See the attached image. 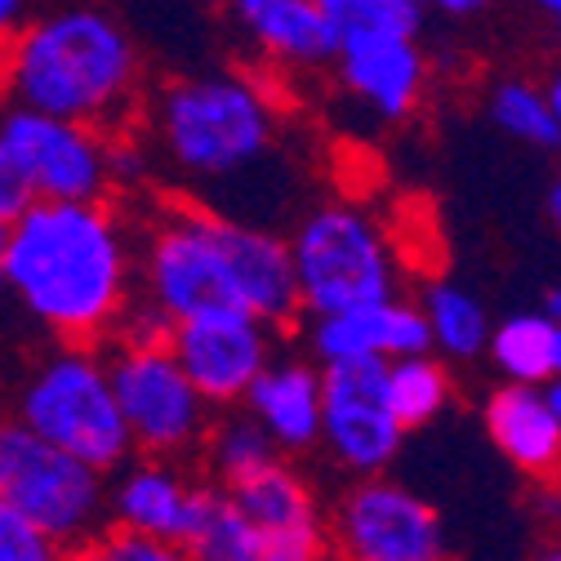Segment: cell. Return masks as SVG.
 Segmentation results:
<instances>
[{"label":"cell","instance_id":"cell-1","mask_svg":"<svg viewBox=\"0 0 561 561\" xmlns=\"http://www.w3.org/2000/svg\"><path fill=\"white\" fill-rule=\"evenodd\" d=\"M134 290V228L112 201H36L5 228V299L58 347L107 343Z\"/></svg>","mask_w":561,"mask_h":561},{"label":"cell","instance_id":"cell-2","mask_svg":"<svg viewBox=\"0 0 561 561\" xmlns=\"http://www.w3.org/2000/svg\"><path fill=\"white\" fill-rule=\"evenodd\" d=\"M144 85V58L125 23L99 5H62L27 19L0 45L5 107L90 125H125Z\"/></svg>","mask_w":561,"mask_h":561},{"label":"cell","instance_id":"cell-3","mask_svg":"<svg viewBox=\"0 0 561 561\" xmlns=\"http://www.w3.org/2000/svg\"><path fill=\"white\" fill-rule=\"evenodd\" d=\"M152 144L183 183L245 187L280 161V116L254 77L201 72L161 90Z\"/></svg>","mask_w":561,"mask_h":561},{"label":"cell","instance_id":"cell-4","mask_svg":"<svg viewBox=\"0 0 561 561\" xmlns=\"http://www.w3.org/2000/svg\"><path fill=\"white\" fill-rule=\"evenodd\" d=\"M299 312L334 317L401 299V254L383 224L357 201H321L304 209L286 237Z\"/></svg>","mask_w":561,"mask_h":561},{"label":"cell","instance_id":"cell-5","mask_svg":"<svg viewBox=\"0 0 561 561\" xmlns=\"http://www.w3.org/2000/svg\"><path fill=\"white\" fill-rule=\"evenodd\" d=\"M232 228L237 219L209 215L201 205L157 209L144 228H134L138 295L174 325L241 312L232 276Z\"/></svg>","mask_w":561,"mask_h":561},{"label":"cell","instance_id":"cell-6","mask_svg":"<svg viewBox=\"0 0 561 561\" xmlns=\"http://www.w3.org/2000/svg\"><path fill=\"white\" fill-rule=\"evenodd\" d=\"M14 419L99 477H112L134 459L99 347H54L41 357L19 388Z\"/></svg>","mask_w":561,"mask_h":561},{"label":"cell","instance_id":"cell-7","mask_svg":"<svg viewBox=\"0 0 561 561\" xmlns=\"http://www.w3.org/2000/svg\"><path fill=\"white\" fill-rule=\"evenodd\" d=\"M0 504L62 552L94 548L107 522V477L54 450L19 419H0Z\"/></svg>","mask_w":561,"mask_h":561},{"label":"cell","instance_id":"cell-8","mask_svg":"<svg viewBox=\"0 0 561 561\" xmlns=\"http://www.w3.org/2000/svg\"><path fill=\"white\" fill-rule=\"evenodd\" d=\"M103 362H107V383L121 410V424L138 459L179 463L201 450L215 410L196 397V388L170 357V347H157V353L107 347Z\"/></svg>","mask_w":561,"mask_h":561},{"label":"cell","instance_id":"cell-9","mask_svg":"<svg viewBox=\"0 0 561 561\" xmlns=\"http://www.w3.org/2000/svg\"><path fill=\"white\" fill-rule=\"evenodd\" d=\"M325 522V548L334 561H446L450 539L442 513L410 485L383 477H357L334 500Z\"/></svg>","mask_w":561,"mask_h":561},{"label":"cell","instance_id":"cell-10","mask_svg":"<svg viewBox=\"0 0 561 561\" xmlns=\"http://www.w3.org/2000/svg\"><path fill=\"white\" fill-rule=\"evenodd\" d=\"M107 138L90 125L0 107V148L19 161L36 201H107Z\"/></svg>","mask_w":561,"mask_h":561},{"label":"cell","instance_id":"cell-11","mask_svg":"<svg viewBox=\"0 0 561 561\" xmlns=\"http://www.w3.org/2000/svg\"><path fill=\"white\" fill-rule=\"evenodd\" d=\"M383 362H343L321 370V446L347 477H383L405 433L383 401Z\"/></svg>","mask_w":561,"mask_h":561},{"label":"cell","instance_id":"cell-12","mask_svg":"<svg viewBox=\"0 0 561 561\" xmlns=\"http://www.w3.org/2000/svg\"><path fill=\"white\" fill-rule=\"evenodd\" d=\"M170 357L209 410H237L250 383L272 366L276 339L245 312H219L174 325Z\"/></svg>","mask_w":561,"mask_h":561},{"label":"cell","instance_id":"cell-13","mask_svg":"<svg viewBox=\"0 0 561 561\" xmlns=\"http://www.w3.org/2000/svg\"><path fill=\"white\" fill-rule=\"evenodd\" d=\"M308 357L317 370L343 366V362H405V357H428L433 339L424 325V312L414 308V299H388L353 312L334 317H308L304 330Z\"/></svg>","mask_w":561,"mask_h":561},{"label":"cell","instance_id":"cell-14","mask_svg":"<svg viewBox=\"0 0 561 561\" xmlns=\"http://www.w3.org/2000/svg\"><path fill=\"white\" fill-rule=\"evenodd\" d=\"M339 90L370 107L379 121H405L428 90V58L419 41L366 36V41H339L334 54Z\"/></svg>","mask_w":561,"mask_h":561},{"label":"cell","instance_id":"cell-15","mask_svg":"<svg viewBox=\"0 0 561 561\" xmlns=\"http://www.w3.org/2000/svg\"><path fill=\"white\" fill-rule=\"evenodd\" d=\"M495 450L526 477L548 481L561 459V383H500L481 405Z\"/></svg>","mask_w":561,"mask_h":561},{"label":"cell","instance_id":"cell-16","mask_svg":"<svg viewBox=\"0 0 561 561\" xmlns=\"http://www.w3.org/2000/svg\"><path fill=\"white\" fill-rule=\"evenodd\" d=\"M241 410L267 433L276 455H304L321 446V370L304 357H272L250 383Z\"/></svg>","mask_w":561,"mask_h":561},{"label":"cell","instance_id":"cell-17","mask_svg":"<svg viewBox=\"0 0 561 561\" xmlns=\"http://www.w3.org/2000/svg\"><path fill=\"white\" fill-rule=\"evenodd\" d=\"M192 504V477L165 459H129L121 472L107 477V522L116 530L152 535V539H183Z\"/></svg>","mask_w":561,"mask_h":561},{"label":"cell","instance_id":"cell-18","mask_svg":"<svg viewBox=\"0 0 561 561\" xmlns=\"http://www.w3.org/2000/svg\"><path fill=\"white\" fill-rule=\"evenodd\" d=\"M245 32L263 58L295 72H317L339 54V32L312 0H263L245 19Z\"/></svg>","mask_w":561,"mask_h":561},{"label":"cell","instance_id":"cell-19","mask_svg":"<svg viewBox=\"0 0 561 561\" xmlns=\"http://www.w3.org/2000/svg\"><path fill=\"white\" fill-rule=\"evenodd\" d=\"M485 357L504 375V383L543 388L561 379V321L543 317L539 308L513 312L500 325H490Z\"/></svg>","mask_w":561,"mask_h":561},{"label":"cell","instance_id":"cell-20","mask_svg":"<svg viewBox=\"0 0 561 561\" xmlns=\"http://www.w3.org/2000/svg\"><path fill=\"white\" fill-rule=\"evenodd\" d=\"M228 500H232V508H237L259 535L299 530V526H317V522H321V504H317V495H312L308 477H304L295 463H286V459H276V463H267L263 472H254L250 481L232 485Z\"/></svg>","mask_w":561,"mask_h":561},{"label":"cell","instance_id":"cell-21","mask_svg":"<svg viewBox=\"0 0 561 561\" xmlns=\"http://www.w3.org/2000/svg\"><path fill=\"white\" fill-rule=\"evenodd\" d=\"M187 561H259V530L232 508L228 490L215 481H192V504L183 526Z\"/></svg>","mask_w":561,"mask_h":561},{"label":"cell","instance_id":"cell-22","mask_svg":"<svg viewBox=\"0 0 561 561\" xmlns=\"http://www.w3.org/2000/svg\"><path fill=\"white\" fill-rule=\"evenodd\" d=\"M414 308L424 312V325H428V339H433V353L450 357V362H477L485 353V339H490V312L485 304L463 290L459 280H446V276H433L424 290H419Z\"/></svg>","mask_w":561,"mask_h":561},{"label":"cell","instance_id":"cell-23","mask_svg":"<svg viewBox=\"0 0 561 561\" xmlns=\"http://www.w3.org/2000/svg\"><path fill=\"white\" fill-rule=\"evenodd\" d=\"M205 450V468H209V481L219 490H232L241 481H250L254 472H263L267 463H276V446L267 442V433L254 424V419L237 405V410H224L219 419H209V433L201 442Z\"/></svg>","mask_w":561,"mask_h":561},{"label":"cell","instance_id":"cell-24","mask_svg":"<svg viewBox=\"0 0 561 561\" xmlns=\"http://www.w3.org/2000/svg\"><path fill=\"white\" fill-rule=\"evenodd\" d=\"M455 397V383H450V370L446 362H437L433 353L428 357H405V362H392L383 370V401L397 419V428L410 433V428H428L433 419L450 405Z\"/></svg>","mask_w":561,"mask_h":561},{"label":"cell","instance_id":"cell-25","mask_svg":"<svg viewBox=\"0 0 561 561\" xmlns=\"http://www.w3.org/2000/svg\"><path fill=\"white\" fill-rule=\"evenodd\" d=\"M312 5L334 23L339 41H366V36L419 41L428 19L424 0H312Z\"/></svg>","mask_w":561,"mask_h":561},{"label":"cell","instance_id":"cell-26","mask_svg":"<svg viewBox=\"0 0 561 561\" xmlns=\"http://www.w3.org/2000/svg\"><path fill=\"white\" fill-rule=\"evenodd\" d=\"M485 116L530 148L557 152V144H561V112L543 99V85H535V81H517V77L500 81L485 99Z\"/></svg>","mask_w":561,"mask_h":561},{"label":"cell","instance_id":"cell-27","mask_svg":"<svg viewBox=\"0 0 561 561\" xmlns=\"http://www.w3.org/2000/svg\"><path fill=\"white\" fill-rule=\"evenodd\" d=\"M170 339H174V321L134 290V299L125 304V312L116 317V325L107 334V347H125V353H157V347H170Z\"/></svg>","mask_w":561,"mask_h":561},{"label":"cell","instance_id":"cell-28","mask_svg":"<svg viewBox=\"0 0 561 561\" xmlns=\"http://www.w3.org/2000/svg\"><path fill=\"white\" fill-rule=\"evenodd\" d=\"M94 557L99 561H187L183 543H174V539H152V535H134V530H116V526H107L94 539Z\"/></svg>","mask_w":561,"mask_h":561},{"label":"cell","instance_id":"cell-29","mask_svg":"<svg viewBox=\"0 0 561 561\" xmlns=\"http://www.w3.org/2000/svg\"><path fill=\"white\" fill-rule=\"evenodd\" d=\"M0 561H62V548L0 504Z\"/></svg>","mask_w":561,"mask_h":561},{"label":"cell","instance_id":"cell-30","mask_svg":"<svg viewBox=\"0 0 561 561\" xmlns=\"http://www.w3.org/2000/svg\"><path fill=\"white\" fill-rule=\"evenodd\" d=\"M325 522L299 526V530H276L259 535V561H325Z\"/></svg>","mask_w":561,"mask_h":561},{"label":"cell","instance_id":"cell-31","mask_svg":"<svg viewBox=\"0 0 561 561\" xmlns=\"http://www.w3.org/2000/svg\"><path fill=\"white\" fill-rule=\"evenodd\" d=\"M36 205V192L27 183V174L19 170V161L0 148V228H10L14 219H23Z\"/></svg>","mask_w":561,"mask_h":561},{"label":"cell","instance_id":"cell-32","mask_svg":"<svg viewBox=\"0 0 561 561\" xmlns=\"http://www.w3.org/2000/svg\"><path fill=\"white\" fill-rule=\"evenodd\" d=\"M27 23V0H0V45Z\"/></svg>","mask_w":561,"mask_h":561},{"label":"cell","instance_id":"cell-33","mask_svg":"<svg viewBox=\"0 0 561 561\" xmlns=\"http://www.w3.org/2000/svg\"><path fill=\"white\" fill-rule=\"evenodd\" d=\"M490 5V0H424V10H437L446 19H472Z\"/></svg>","mask_w":561,"mask_h":561},{"label":"cell","instance_id":"cell-34","mask_svg":"<svg viewBox=\"0 0 561 561\" xmlns=\"http://www.w3.org/2000/svg\"><path fill=\"white\" fill-rule=\"evenodd\" d=\"M543 209H548V224H561V183H548Z\"/></svg>","mask_w":561,"mask_h":561},{"label":"cell","instance_id":"cell-35","mask_svg":"<svg viewBox=\"0 0 561 561\" xmlns=\"http://www.w3.org/2000/svg\"><path fill=\"white\" fill-rule=\"evenodd\" d=\"M539 312H543V317H552V321H561V295H557V286H548V290H543Z\"/></svg>","mask_w":561,"mask_h":561},{"label":"cell","instance_id":"cell-36","mask_svg":"<svg viewBox=\"0 0 561 561\" xmlns=\"http://www.w3.org/2000/svg\"><path fill=\"white\" fill-rule=\"evenodd\" d=\"M228 5H232V14H237V19L245 23V19H250V14H254V10L263 5V0H228Z\"/></svg>","mask_w":561,"mask_h":561},{"label":"cell","instance_id":"cell-37","mask_svg":"<svg viewBox=\"0 0 561 561\" xmlns=\"http://www.w3.org/2000/svg\"><path fill=\"white\" fill-rule=\"evenodd\" d=\"M530 5H535L543 19H557V14H561V0H530Z\"/></svg>","mask_w":561,"mask_h":561},{"label":"cell","instance_id":"cell-38","mask_svg":"<svg viewBox=\"0 0 561 561\" xmlns=\"http://www.w3.org/2000/svg\"><path fill=\"white\" fill-rule=\"evenodd\" d=\"M0 299H5V228H0Z\"/></svg>","mask_w":561,"mask_h":561},{"label":"cell","instance_id":"cell-39","mask_svg":"<svg viewBox=\"0 0 561 561\" xmlns=\"http://www.w3.org/2000/svg\"><path fill=\"white\" fill-rule=\"evenodd\" d=\"M62 561H99L94 548H77V552H62Z\"/></svg>","mask_w":561,"mask_h":561},{"label":"cell","instance_id":"cell-40","mask_svg":"<svg viewBox=\"0 0 561 561\" xmlns=\"http://www.w3.org/2000/svg\"><path fill=\"white\" fill-rule=\"evenodd\" d=\"M530 561H561V552H557V548H543V552H535Z\"/></svg>","mask_w":561,"mask_h":561},{"label":"cell","instance_id":"cell-41","mask_svg":"<svg viewBox=\"0 0 561 561\" xmlns=\"http://www.w3.org/2000/svg\"><path fill=\"white\" fill-rule=\"evenodd\" d=\"M325 561H334V557H325Z\"/></svg>","mask_w":561,"mask_h":561}]
</instances>
